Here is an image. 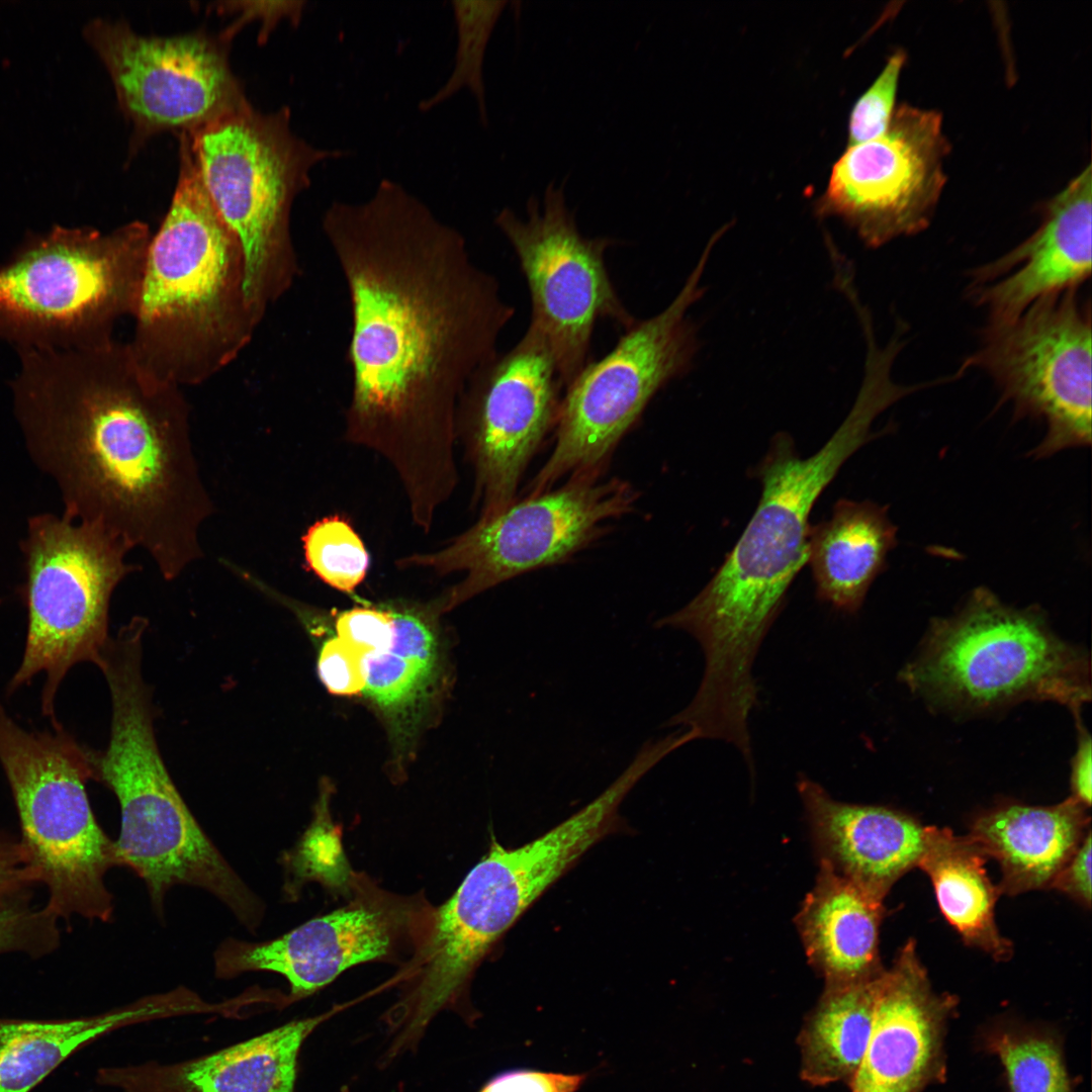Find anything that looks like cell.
Masks as SVG:
<instances>
[{
  "mask_svg": "<svg viewBox=\"0 0 1092 1092\" xmlns=\"http://www.w3.org/2000/svg\"><path fill=\"white\" fill-rule=\"evenodd\" d=\"M902 677L933 699L969 708L1033 699L1079 712L1091 696L1085 656L1035 614L1004 606L987 589L976 590L954 617L932 624Z\"/></svg>",
  "mask_w": 1092,
  "mask_h": 1092,
  "instance_id": "obj_10",
  "label": "cell"
},
{
  "mask_svg": "<svg viewBox=\"0 0 1092 1092\" xmlns=\"http://www.w3.org/2000/svg\"><path fill=\"white\" fill-rule=\"evenodd\" d=\"M508 3V0L451 1L457 31L454 68L439 90L420 102L422 112L466 88L475 98L480 121L487 126L483 65L490 36Z\"/></svg>",
  "mask_w": 1092,
  "mask_h": 1092,
  "instance_id": "obj_30",
  "label": "cell"
},
{
  "mask_svg": "<svg viewBox=\"0 0 1092 1092\" xmlns=\"http://www.w3.org/2000/svg\"><path fill=\"white\" fill-rule=\"evenodd\" d=\"M397 914V913H396ZM393 911L356 903L311 919L275 939L223 940L214 952V973L232 979L247 972H273L289 983L290 1002L308 996L345 970L387 956L396 934Z\"/></svg>",
  "mask_w": 1092,
  "mask_h": 1092,
  "instance_id": "obj_21",
  "label": "cell"
},
{
  "mask_svg": "<svg viewBox=\"0 0 1092 1092\" xmlns=\"http://www.w3.org/2000/svg\"><path fill=\"white\" fill-rule=\"evenodd\" d=\"M334 1010L290 1021L200 1058L105 1068L97 1081L123 1092H294L300 1049Z\"/></svg>",
  "mask_w": 1092,
  "mask_h": 1092,
  "instance_id": "obj_23",
  "label": "cell"
},
{
  "mask_svg": "<svg viewBox=\"0 0 1092 1092\" xmlns=\"http://www.w3.org/2000/svg\"><path fill=\"white\" fill-rule=\"evenodd\" d=\"M0 763L19 815L22 856L31 880L49 890L46 910L108 921L113 898L104 878L120 863L87 796L89 750L59 723L53 731L22 729L0 705Z\"/></svg>",
  "mask_w": 1092,
  "mask_h": 1092,
  "instance_id": "obj_8",
  "label": "cell"
},
{
  "mask_svg": "<svg viewBox=\"0 0 1092 1092\" xmlns=\"http://www.w3.org/2000/svg\"><path fill=\"white\" fill-rule=\"evenodd\" d=\"M184 1011L173 990L85 1018L0 1019V1092H28L74 1052L114 1029Z\"/></svg>",
  "mask_w": 1092,
  "mask_h": 1092,
  "instance_id": "obj_27",
  "label": "cell"
},
{
  "mask_svg": "<svg viewBox=\"0 0 1092 1092\" xmlns=\"http://www.w3.org/2000/svg\"><path fill=\"white\" fill-rule=\"evenodd\" d=\"M179 138L177 186L149 245L127 343L149 371L183 388L232 364L258 325L241 245L208 195L188 135Z\"/></svg>",
  "mask_w": 1092,
  "mask_h": 1092,
  "instance_id": "obj_4",
  "label": "cell"
},
{
  "mask_svg": "<svg viewBox=\"0 0 1092 1092\" xmlns=\"http://www.w3.org/2000/svg\"><path fill=\"white\" fill-rule=\"evenodd\" d=\"M366 654L339 637L327 640L320 652L317 673L327 690L339 696H353L366 685Z\"/></svg>",
  "mask_w": 1092,
  "mask_h": 1092,
  "instance_id": "obj_36",
  "label": "cell"
},
{
  "mask_svg": "<svg viewBox=\"0 0 1092 1092\" xmlns=\"http://www.w3.org/2000/svg\"><path fill=\"white\" fill-rule=\"evenodd\" d=\"M29 881L32 880L20 846L0 842V907Z\"/></svg>",
  "mask_w": 1092,
  "mask_h": 1092,
  "instance_id": "obj_41",
  "label": "cell"
},
{
  "mask_svg": "<svg viewBox=\"0 0 1092 1092\" xmlns=\"http://www.w3.org/2000/svg\"><path fill=\"white\" fill-rule=\"evenodd\" d=\"M1091 850L1089 829L1050 886L1086 908L1091 906Z\"/></svg>",
  "mask_w": 1092,
  "mask_h": 1092,
  "instance_id": "obj_40",
  "label": "cell"
},
{
  "mask_svg": "<svg viewBox=\"0 0 1092 1092\" xmlns=\"http://www.w3.org/2000/svg\"><path fill=\"white\" fill-rule=\"evenodd\" d=\"M882 917V902L821 859L796 923L808 961L825 985L860 982L883 972Z\"/></svg>",
  "mask_w": 1092,
  "mask_h": 1092,
  "instance_id": "obj_25",
  "label": "cell"
},
{
  "mask_svg": "<svg viewBox=\"0 0 1092 1092\" xmlns=\"http://www.w3.org/2000/svg\"><path fill=\"white\" fill-rule=\"evenodd\" d=\"M563 391L548 347L528 329L471 378L459 405L458 439L473 470L478 518L516 499L526 467L555 428Z\"/></svg>",
  "mask_w": 1092,
  "mask_h": 1092,
  "instance_id": "obj_17",
  "label": "cell"
},
{
  "mask_svg": "<svg viewBox=\"0 0 1092 1092\" xmlns=\"http://www.w3.org/2000/svg\"><path fill=\"white\" fill-rule=\"evenodd\" d=\"M987 858L967 835L925 826L917 867L929 877L942 915L963 940L1002 962L1011 958L1013 946L995 921L1001 893L988 877Z\"/></svg>",
  "mask_w": 1092,
  "mask_h": 1092,
  "instance_id": "obj_28",
  "label": "cell"
},
{
  "mask_svg": "<svg viewBox=\"0 0 1092 1092\" xmlns=\"http://www.w3.org/2000/svg\"><path fill=\"white\" fill-rule=\"evenodd\" d=\"M949 149L941 113L902 103L883 135L836 161L817 213L842 219L869 248L916 235L938 204Z\"/></svg>",
  "mask_w": 1092,
  "mask_h": 1092,
  "instance_id": "obj_18",
  "label": "cell"
},
{
  "mask_svg": "<svg viewBox=\"0 0 1092 1092\" xmlns=\"http://www.w3.org/2000/svg\"><path fill=\"white\" fill-rule=\"evenodd\" d=\"M901 397L887 374L868 370L847 417L818 452L802 458L791 436L774 437L754 470L760 499L735 546L692 601L654 622L700 643L705 669L696 697L705 707L737 713L756 704L752 665L807 562L813 506L842 464L874 438V420Z\"/></svg>",
  "mask_w": 1092,
  "mask_h": 1092,
  "instance_id": "obj_3",
  "label": "cell"
},
{
  "mask_svg": "<svg viewBox=\"0 0 1092 1092\" xmlns=\"http://www.w3.org/2000/svg\"><path fill=\"white\" fill-rule=\"evenodd\" d=\"M586 1079L587 1074L515 1069L492 1077L478 1092H577Z\"/></svg>",
  "mask_w": 1092,
  "mask_h": 1092,
  "instance_id": "obj_39",
  "label": "cell"
},
{
  "mask_svg": "<svg viewBox=\"0 0 1092 1092\" xmlns=\"http://www.w3.org/2000/svg\"><path fill=\"white\" fill-rule=\"evenodd\" d=\"M287 106L263 113L251 104L187 133L204 186L237 237L245 259V293L259 326L300 273L291 234L295 198L311 169L346 155L318 149L291 129Z\"/></svg>",
  "mask_w": 1092,
  "mask_h": 1092,
  "instance_id": "obj_6",
  "label": "cell"
},
{
  "mask_svg": "<svg viewBox=\"0 0 1092 1092\" xmlns=\"http://www.w3.org/2000/svg\"><path fill=\"white\" fill-rule=\"evenodd\" d=\"M14 412L34 462L59 485L64 515L145 551L167 580L202 557L213 505L181 387L128 343L18 351Z\"/></svg>",
  "mask_w": 1092,
  "mask_h": 1092,
  "instance_id": "obj_2",
  "label": "cell"
},
{
  "mask_svg": "<svg viewBox=\"0 0 1092 1092\" xmlns=\"http://www.w3.org/2000/svg\"><path fill=\"white\" fill-rule=\"evenodd\" d=\"M324 235L351 309L344 439L396 473L416 521L434 519L458 481V412L499 352L515 314L463 235L383 179L364 202H332Z\"/></svg>",
  "mask_w": 1092,
  "mask_h": 1092,
  "instance_id": "obj_1",
  "label": "cell"
},
{
  "mask_svg": "<svg viewBox=\"0 0 1092 1092\" xmlns=\"http://www.w3.org/2000/svg\"><path fill=\"white\" fill-rule=\"evenodd\" d=\"M28 626L21 663L9 690L46 673L42 713L58 722L54 703L69 669L82 661L97 664L107 640L110 598L139 566L129 550L100 526L65 515L34 516L21 544Z\"/></svg>",
  "mask_w": 1092,
  "mask_h": 1092,
  "instance_id": "obj_11",
  "label": "cell"
},
{
  "mask_svg": "<svg viewBox=\"0 0 1092 1092\" xmlns=\"http://www.w3.org/2000/svg\"><path fill=\"white\" fill-rule=\"evenodd\" d=\"M565 181L545 188L542 210L532 195L527 219L505 207L494 223L512 246L531 298L528 330L548 347L564 388L590 361L595 326L607 318L625 330L636 318L627 310L610 278L606 251L615 240L586 238L566 203Z\"/></svg>",
  "mask_w": 1092,
  "mask_h": 1092,
  "instance_id": "obj_13",
  "label": "cell"
},
{
  "mask_svg": "<svg viewBox=\"0 0 1092 1092\" xmlns=\"http://www.w3.org/2000/svg\"><path fill=\"white\" fill-rule=\"evenodd\" d=\"M1010 1092H1076L1057 1037L1039 1030L999 1029L986 1038Z\"/></svg>",
  "mask_w": 1092,
  "mask_h": 1092,
  "instance_id": "obj_31",
  "label": "cell"
},
{
  "mask_svg": "<svg viewBox=\"0 0 1092 1092\" xmlns=\"http://www.w3.org/2000/svg\"><path fill=\"white\" fill-rule=\"evenodd\" d=\"M364 693L381 708L401 712L417 704L431 685L436 664L389 649L365 657Z\"/></svg>",
  "mask_w": 1092,
  "mask_h": 1092,
  "instance_id": "obj_33",
  "label": "cell"
},
{
  "mask_svg": "<svg viewBox=\"0 0 1092 1092\" xmlns=\"http://www.w3.org/2000/svg\"><path fill=\"white\" fill-rule=\"evenodd\" d=\"M881 974L860 982L825 985L798 1035L804 1082L820 1087L852 1081L873 1030Z\"/></svg>",
  "mask_w": 1092,
  "mask_h": 1092,
  "instance_id": "obj_29",
  "label": "cell"
},
{
  "mask_svg": "<svg viewBox=\"0 0 1092 1092\" xmlns=\"http://www.w3.org/2000/svg\"><path fill=\"white\" fill-rule=\"evenodd\" d=\"M46 909L35 912L20 906L0 907V952H39L57 938L54 919Z\"/></svg>",
  "mask_w": 1092,
  "mask_h": 1092,
  "instance_id": "obj_35",
  "label": "cell"
},
{
  "mask_svg": "<svg viewBox=\"0 0 1092 1092\" xmlns=\"http://www.w3.org/2000/svg\"><path fill=\"white\" fill-rule=\"evenodd\" d=\"M301 541L308 570L326 584L351 594L365 579L369 553L346 518L331 515L315 521Z\"/></svg>",
  "mask_w": 1092,
  "mask_h": 1092,
  "instance_id": "obj_32",
  "label": "cell"
},
{
  "mask_svg": "<svg viewBox=\"0 0 1092 1092\" xmlns=\"http://www.w3.org/2000/svg\"><path fill=\"white\" fill-rule=\"evenodd\" d=\"M141 658L142 641L134 636H121L102 652L98 666L111 694V733L104 751L89 750L92 779L108 787L120 806L114 841L120 867L144 881L160 917L167 892L187 885L212 894L255 931L263 902L200 827L161 757Z\"/></svg>",
  "mask_w": 1092,
  "mask_h": 1092,
  "instance_id": "obj_5",
  "label": "cell"
},
{
  "mask_svg": "<svg viewBox=\"0 0 1092 1092\" xmlns=\"http://www.w3.org/2000/svg\"><path fill=\"white\" fill-rule=\"evenodd\" d=\"M1089 164L1046 201L1038 228L1003 256L971 271L968 295L989 321H1008L1035 301L1078 288L1092 270Z\"/></svg>",
  "mask_w": 1092,
  "mask_h": 1092,
  "instance_id": "obj_20",
  "label": "cell"
},
{
  "mask_svg": "<svg viewBox=\"0 0 1092 1092\" xmlns=\"http://www.w3.org/2000/svg\"><path fill=\"white\" fill-rule=\"evenodd\" d=\"M216 10L222 13H238V17L219 35L226 41H231L235 33L249 21L260 19L262 26L259 32V42L266 41L270 33L278 23L286 19L292 25L298 26L305 9L306 2L296 1H259V2H221L215 3Z\"/></svg>",
  "mask_w": 1092,
  "mask_h": 1092,
  "instance_id": "obj_38",
  "label": "cell"
},
{
  "mask_svg": "<svg viewBox=\"0 0 1092 1092\" xmlns=\"http://www.w3.org/2000/svg\"><path fill=\"white\" fill-rule=\"evenodd\" d=\"M1090 829L1087 808L1072 796L1050 807L1009 804L978 816L967 835L1000 866V893L1050 888Z\"/></svg>",
  "mask_w": 1092,
  "mask_h": 1092,
  "instance_id": "obj_24",
  "label": "cell"
},
{
  "mask_svg": "<svg viewBox=\"0 0 1092 1092\" xmlns=\"http://www.w3.org/2000/svg\"><path fill=\"white\" fill-rule=\"evenodd\" d=\"M906 59L902 50L891 55L879 76L854 103L848 123V146L877 139L889 128Z\"/></svg>",
  "mask_w": 1092,
  "mask_h": 1092,
  "instance_id": "obj_34",
  "label": "cell"
},
{
  "mask_svg": "<svg viewBox=\"0 0 1092 1092\" xmlns=\"http://www.w3.org/2000/svg\"><path fill=\"white\" fill-rule=\"evenodd\" d=\"M1091 738L1083 730L1073 763L1072 797L1086 808L1091 805Z\"/></svg>",
  "mask_w": 1092,
  "mask_h": 1092,
  "instance_id": "obj_42",
  "label": "cell"
},
{
  "mask_svg": "<svg viewBox=\"0 0 1092 1092\" xmlns=\"http://www.w3.org/2000/svg\"><path fill=\"white\" fill-rule=\"evenodd\" d=\"M83 35L106 68L132 124L130 148L159 132H192L248 102L228 58L229 41L195 31L143 35L124 21L90 20Z\"/></svg>",
  "mask_w": 1092,
  "mask_h": 1092,
  "instance_id": "obj_16",
  "label": "cell"
},
{
  "mask_svg": "<svg viewBox=\"0 0 1092 1092\" xmlns=\"http://www.w3.org/2000/svg\"><path fill=\"white\" fill-rule=\"evenodd\" d=\"M621 797L606 789L537 838L507 848L492 842L436 913L426 951L444 976L471 978L491 946L595 844L622 823Z\"/></svg>",
  "mask_w": 1092,
  "mask_h": 1092,
  "instance_id": "obj_14",
  "label": "cell"
},
{
  "mask_svg": "<svg viewBox=\"0 0 1092 1092\" xmlns=\"http://www.w3.org/2000/svg\"><path fill=\"white\" fill-rule=\"evenodd\" d=\"M721 234L707 243L673 300L637 321L615 347L589 361L564 388L553 450L529 485L530 494L563 477L601 476L610 455L647 404L671 380L687 374L700 348L688 310L705 293L701 279Z\"/></svg>",
  "mask_w": 1092,
  "mask_h": 1092,
  "instance_id": "obj_9",
  "label": "cell"
},
{
  "mask_svg": "<svg viewBox=\"0 0 1092 1092\" xmlns=\"http://www.w3.org/2000/svg\"><path fill=\"white\" fill-rule=\"evenodd\" d=\"M821 859L883 903L892 886L918 866L924 829L902 812L833 799L818 783L797 782Z\"/></svg>",
  "mask_w": 1092,
  "mask_h": 1092,
  "instance_id": "obj_22",
  "label": "cell"
},
{
  "mask_svg": "<svg viewBox=\"0 0 1092 1092\" xmlns=\"http://www.w3.org/2000/svg\"><path fill=\"white\" fill-rule=\"evenodd\" d=\"M956 996L931 986L913 939L879 979L875 1021L851 1092H923L946 1077L945 1037Z\"/></svg>",
  "mask_w": 1092,
  "mask_h": 1092,
  "instance_id": "obj_19",
  "label": "cell"
},
{
  "mask_svg": "<svg viewBox=\"0 0 1092 1092\" xmlns=\"http://www.w3.org/2000/svg\"><path fill=\"white\" fill-rule=\"evenodd\" d=\"M337 637L366 655L387 650L394 636L388 607H355L340 613L335 622Z\"/></svg>",
  "mask_w": 1092,
  "mask_h": 1092,
  "instance_id": "obj_37",
  "label": "cell"
},
{
  "mask_svg": "<svg viewBox=\"0 0 1092 1092\" xmlns=\"http://www.w3.org/2000/svg\"><path fill=\"white\" fill-rule=\"evenodd\" d=\"M1091 307L1078 290L1035 301L1008 321L991 322L961 371L984 370L1014 415L1045 423L1032 451L1045 457L1091 444Z\"/></svg>",
  "mask_w": 1092,
  "mask_h": 1092,
  "instance_id": "obj_15",
  "label": "cell"
},
{
  "mask_svg": "<svg viewBox=\"0 0 1092 1092\" xmlns=\"http://www.w3.org/2000/svg\"><path fill=\"white\" fill-rule=\"evenodd\" d=\"M638 491L619 478L580 475L556 489L517 498L478 520L444 546L395 560L399 569L463 573L440 599L442 611L524 572L566 561L629 514Z\"/></svg>",
  "mask_w": 1092,
  "mask_h": 1092,
  "instance_id": "obj_12",
  "label": "cell"
},
{
  "mask_svg": "<svg viewBox=\"0 0 1092 1092\" xmlns=\"http://www.w3.org/2000/svg\"><path fill=\"white\" fill-rule=\"evenodd\" d=\"M887 508L838 499L827 520L810 527L807 562L816 597L844 613H856L896 546V526Z\"/></svg>",
  "mask_w": 1092,
  "mask_h": 1092,
  "instance_id": "obj_26",
  "label": "cell"
},
{
  "mask_svg": "<svg viewBox=\"0 0 1092 1092\" xmlns=\"http://www.w3.org/2000/svg\"><path fill=\"white\" fill-rule=\"evenodd\" d=\"M152 236L140 220L26 236L0 265V339L17 351L114 340L116 324L133 315Z\"/></svg>",
  "mask_w": 1092,
  "mask_h": 1092,
  "instance_id": "obj_7",
  "label": "cell"
}]
</instances>
